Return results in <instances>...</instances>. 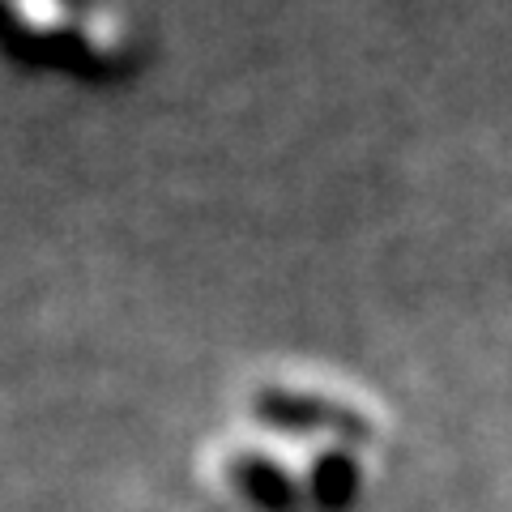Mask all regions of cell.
I'll use <instances>...</instances> for the list:
<instances>
[{"mask_svg":"<svg viewBox=\"0 0 512 512\" xmlns=\"http://www.w3.org/2000/svg\"><path fill=\"white\" fill-rule=\"evenodd\" d=\"M393 414L376 389L312 359L261 363L197 444V487L231 512H346L376 478Z\"/></svg>","mask_w":512,"mask_h":512,"instance_id":"obj_1","label":"cell"},{"mask_svg":"<svg viewBox=\"0 0 512 512\" xmlns=\"http://www.w3.org/2000/svg\"><path fill=\"white\" fill-rule=\"evenodd\" d=\"M0 64L26 77L116 86L141 73L146 35L116 0H0Z\"/></svg>","mask_w":512,"mask_h":512,"instance_id":"obj_2","label":"cell"}]
</instances>
